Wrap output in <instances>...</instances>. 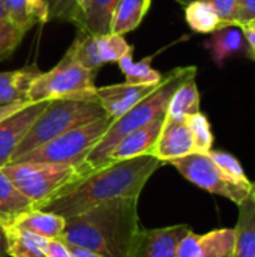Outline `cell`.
Wrapping results in <instances>:
<instances>
[{
    "instance_id": "1",
    "label": "cell",
    "mask_w": 255,
    "mask_h": 257,
    "mask_svg": "<svg viewBox=\"0 0 255 257\" xmlns=\"http://www.w3.org/2000/svg\"><path fill=\"white\" fill-rule=\"evenodd\" d=\"M162 164L153 155L108 163L68 185L39 209L69 218L104 202L140 197L150 176Z\"/></svg>"
},
{
    "instance_id": "2",
    "label": "cell",
    "mask_w": 255,
    "mask_h": 257,
    "mask_svg": "<svg viewBox=\"0 0 255 257\" xmlns=\"http://www.w3.org/2000/svg\"><path fill=\"white\" fill-rule=\"evenodd\" d=\"M140 229L138 197H123L66 218L60 239L102 257H129Z\"/></svg>"
},
{
    "instance_id": "3",
    "label": "cell",
    "mask_w": 255,
    "mask_h": 257,
    "mask_svg": "<svg viewBox=\"0 0 255 257\" xmlns=\"http://www.w3.org/2000/svg\"><path fill=\"white\" fill-rule=\"evenodd\" d=\"M195 75H197V66H179L171 69L152 93H149L144 99H141L123 116L111 122L107 133L102 136V139L96 143V146L86 158L83 164L84 170L89 173L92 170H96L108 164L111 151L125 136L152 122L156 117L165 116L170 99L177 90V87L183 84L186 80L194 78Z\"/></svg>"
},
{
    "instance_id": "4",
    "label": "cell",
    "mask_w": 255,
    "mask_h": 257,
    "mask_svg": "<svg viewBox=\"0 0 255 257\" xmlns=\"http://www.w3.org/2000/svg\"><path fill=\"white\" fill-rule=\"evenodd\" d=\"M107 113L93 93L81 96H68L48 101L44 111L35 120L26 137L12 155L11 163H15L30 151L45 145L60 134L84 125L87 122L105 117Z\"/></svg>"
},
{
    "instance_id": "5",
    "label": "cell",
    "mask_w": 255,
    "mask_h": 257,
    "mask_svg": "<svg viewBox=\"0 0 255 257\" xmlns=\"http://www.w3.org/2000/svg\"><path fill=\"white\" fill-rule=\"evenodd\" d=\"M3 172L14 185L35 205L42 206L50 199L57 196L72 182L83 178L87 172L83 166H68L54 163H9Z\"/></svg>"
},
{
    "instance_id": "6",
    "label": "cell",
    "mask_w": 255,
    "mask_h": 257,
    "mask_svg": "<svg viewBox=\"0 0 255 257\" xmlns=\"http://www.w3.org/2000/svg\"><path fill=\"white\" fill-rule=\"evenodd\" d=\"M113 119L110 116L87 122L75 126L59 137L47 142L45 145L23 155L15 163L33 161V163H54L68 166H83L92 149L107 133Z\"/></svg>"
},
{
    "instance_id": "7",
    "label": "cell",
    "mask_w": 255,
    "mask_h": 257,
    "mask_svg": "<svg viewBox=\"0 0 255 257\" xmlns=\"http://www.w3.org/2000/svg\"><path fill=\"white\" fill-rule=\"evenodd\" d=\"M96 72L80 65L68 51L50 71L41 72L32 83L27 101H51L68 96H81L95 92Z\"/></svg>"
},
{
    "instance_id": "8",
    "label": "cell",
    "mask_w": 255,
    "mask_h": 257,
    "mask_svg": "<svg viewBox=\"0 0 255 257\" xmlns=\"http://www.w3.org/2000/svg\"><path fill=\"white\" fill-rule=\"evenodd\" d=\"M170 164H173L185 179H188L198 188L206 190L212 194L222 196L236 205L242 203L252 194V188L237 185L227 179L209 154L194 152L186 157L173 160Z\"/></svg>"
},
{
    "instance_id": "9",
    "label": "cell",
    "mask_w": 255,
    "mask_h": 257,
    "mask_svg": "<svg viewBox=\"0 0 255 257\" xmlns=\"http://www.w3.org/2000/svg\"><path fill=\"white\" fill-rule=\"evenodd\" d=\"M68 53L80 65L96 72L105 63H117L123 56L134 53V47L122 35H86L78 32Z\"/></svg>"
},
{
    "instance_id": "10",
    "label": "cell",
    "mask_w": 255,
    "mask_h": 257,
    "mask_svg": "<svg viewBox=\"0 0 255 257\" xmlns=\"http://www.w3.org/2000/svg\"><path fill=\"white\" fill-rule=\"evenodd\" d=\"M189 230L186 224L140 229L129 257H177V247Z\"/></svg>"
},
{
    "instance_id": "11",
    "label": "cell",
    "mask_w": 255,
    "mask_h": 257,
    "mask_svg": "<svg viewBox=\"0 0 255 257\" xmlns=\"http://www.w3.org/2000/svg\"><path fill=\"white\" fill-rule=\"evenodd\" d=\"M48 101L30 102L23 110L14 113L0 122V169L8 166L12 160L14 152L26 137L35 120L47 107Z\"/></svg>"
},
{
    "instance_id": "12",
    "label": "cell",
    "mask_w": 255,
    "mask_h": 257,
    "mask_svg": "<svg viewBox=\"0 0 255 257\" xmlns=\"http://www.w3.org/2000/svg\"><path fill=\"white\" fill-rule=\"evenodd\" d=\"M194 139L186 119H176L165 116L164 126L152 155L161 163H171L173 160L194 154Z\"/></svg>"
},
{
    "instance_id": "13",
    "label": "cell",
    "mask_w": 255,
    "mask_h": 257,
    "mask_svg": "<svg viewBox=\"0 0 255 257\" xmlns=\"http://www.w3.org/2000/svg\"><path fill=\"white\" fill-rule=\"evenodd\" d=\"M156 87L158 84H131L125 81L120 84L95 87V96L105 110L107 116L114 120L129 111Z\"/></svg>"
},
{
    "instance_id": "14",
    "label": "cell",
    "mask_w": 255,
    "mask_h": 257,
    "mask_svg": "<svg viewBox=\"0 0 255 257\" xmlns=\"http://www.w3.org/2000/svg\"><path fill=\"white\" fill-rule=\"evenodd\" d=\"M234 247V229H218L204 235L189 230L177 247V257H230Z\"/></svg>"
},
{
    "instance_id": "15",
    "label": "cell",
    "mask_w": 255,
    "mask_h": 257,
    "mask_svg": "<svg viewBox=\"0 0 255 257\" xmlns=\"http://www.w3.org/2000/svg\"><path fill=\"white\" fill-rule=\"evenodd\" d=\"M167 116V114H165ZM165 116L156 117L152 122L134 130L128 136H125L111 151L108 163L131 160L143 155H152V151L158 142L161 130L165 122Z\"/></svg>"
},
{
    "instance_id": "16",
    "label": "cell",
    "mask_w": 255,
    "mask_h": 257,
    "mask_svg": "<svg viewBox=\"0 0 255 257\" xmlns=\"http://www.w3.org/2000/svg\"><path fill=\"white\" fill-rule=\"evenodd\" d=\"M119 0H83L68 12V20L74 21L80 33L105 35L110 33L111 17Z\"/></svg>"
},
{
    "instance_id": "17",
    "label": "cell",
    "mask_w": 255,
    "mask_h": 257,
    "mask_svg": "<svg viewBox=\"0 0 255 257\" xmlns=\"http://www.w3.org/2000/svg\"><path fill=\"white\" fill-rule=\"evenodd\" d=\"M42 71L36 63H30L15 71L0 72V105L27 101L32 83Z\"/></svg>"
},
{
    "instance_id": "18",
    "label": "cell",
    "mask_w": 255,
    "mask_h": 257,
    "mask_svg": "<svg viewBox=\"0 0 255 257\" xmlns=\"http://www.w3.org/2000/svg\"><path fill=\"white\" fill-rule=\"evenodd\" d=\"M65 223H66V218L54 212L33 208L18 215L9 226L29 230L47 239H60L62 232L65 229Z\"/></svg>"
},
{
    "instance_id": "19",
    "label": "cell",
    "mask_w": 255,
    "mask_h": 257,
    "mask_svg": "<svg viewBox=\"0 0 255 257\" xmlns=\"http://www.w3.org/2000/svg\"><path fill=\"white\" fill-rule=\"evenodd\" d=\"M239 217L234 229V247L230 257H255V199L251 194L237 205Z\"/></svg>"
},
{
    "instance_id": "20",
    "label": "cell",
    "mask_w": 255,
    "mask_h": 257,
    "mask_svg": "<svg viewBox=\"0 0 255 257\" xmlns=\"http://www.w3.org/2000/svg\"><path fill=\"white\" fill-rule=\"evenodd\" d=\"M8 244V256L11 257H48L47 247L50 239L23 230L14 226L3 227Z\"/></svg>"
},
{
    "instance_id": "21",
    "label": "cell",
    "mask_w": 255,
    "mask_h": 257,
    "mask_svg": "<svg viewBox=\"0 0 255 257\" xmlns=\"http://www.w3.org/2000/svg\"><path fill=\"white\" fill-rule=\"evenodd\" d=\"M35 205L29 200L0 169V226H9L18 215L33 209Z\"/></svg>"
},
{
    "instance_id": "22",
    "label": "cell",
    "mask_w": 255,
    "mask_h": 257,
    "mask_svg": "<svg viewBox=\"0 0 255 257\" xmlns=\"http://www.w3.org/2000/svg\"><path fill=\"white\" fill-rule=\"evenodd\" d=\"M152 0H119L111 17L110 33L126 35L135 30L146 17Z\"/></svg>"
},
{
    "instance_id": "23",
    "label": "cell",
    "mask_w": 255,
    "mask_h": 257,
    "mask_svg": "<svg viewBox=\"0 0 255 257\" xmlns=\"http://www.w3.org/2000/svg\"><path fill=\"white\" fill-rule=\"evenodd\" d=\"M200 111V92L195 83V77L186 80L177 87L170 99L167 116L176 119H186Z\"/></svg>"
},
{
    "instance_id": "24",
    "label": "cell",
    "mask_w": 255,
    "mask_h": 257,
    "mask_svg": "<svg viewBox=\"0 0 255 257\" xmlns=\"http://www.w3.org/2000/svg\"><path fill=\"white\" fill-rule=\"evenodd\" d=\"M210 39L206 41L204 47L210 51L215 63L222 65L227 57L240 51L243 45V36L240 32L231 27H225L210 33Z\"/></svg>"
},
{
    "instance_id": "25",
    "label": "cell",
    "mask_w": 255,
    "mask_h": 257,
    "mask_svg": "<svg viewBox=\"0 0 255 257\" xmlns=\"http://www.w3.org/2000/svg\"><path fill=\"white\" fill-rule=\"evenodd\" d=\"M185 20L188 26L198 33H213L221 30V20L215 9L201 0H194L185 5Z\"/></svg>"
},
{
    "instance_id": "26",
    "label": "cell",
    "mask_w": 255,
    "mask_h": 257,
    "mask_svg": "<svg viewBox=\"0 0 255 257\" xmlns=\"http://www.w3.org/2000/svg\"><path fill=\"white\" fill-rule=\"evenodd\" d=\"M134 53H129L126 56H123L117 65L120 68V71L125 74L126 83L131 84H159L164 78V75L153 69L150 65V57L147 59H141L138 62L134 60L132 57Z\"/></svg>"
},
{
    "instance_id": "27",
    "label": "cell",
    "mask_w": 255,
    "mask_h": 257,
    "mask_svg": "<svg viewBox=\"0 0 255 257\" xmlns=\"http://www.w3.org/2000/svg\"><path fill=\"white\" fill-rule=\"evenodd\" d=\"M6 18L15 24L23 32L30 30L35 24L39 23L35 11L27 0H2Z\"/></svg>"
},
{
    "instance_id": "28",
    "label": "cell",
    "mask_w": 255,
    "mask_h": 257,
    "mask_svg": "<svg viewBox=\"0 0 255 257\" xmlns=\"http://www.w3.org/2000/svg\"><path fill=\"white\" fill-rule=\"evenodd\" d=\"M209 155L227 179H230L231 182H234L237 185L252 188V182L246 178L240 163L233 155H230L224 151H210Z\"/></svg>"
},
{
    "instance_id": "29",
    "label": "cell",
    "mask_w": 255,
    "mask_h": 257,
    "mask_svg": "<svg viewBox=\"0 0 255 257\" xmlns=\"http://www.w3.org/2000/svg\"><path fill=\"white\" fill-rule=\"evenodd\" d=\"M188 125L192 133L195 152L209 154L212 151V145H213V134H212L207 116L203 114L201 111H198L188 117Z\"/></svg>"
},
{
    "instance_id": "30",
    "label": "cell",
    "mask_w": 255,
    "mask_h": 257,
    "mask_svg": "<svg viewBox=\"0 0 255 257\" xmlns=\"http://www.w3.org/2000/svg\"><path fill=\"white\" fill-rule=\"evenodd\" d=\"M26 32L12 24L8 18L0 20V62L11 57L21 44Z\"/></svg>"
},
{
    "instance_id": "31",
    "label": "cell",
    "mask_w": 255,
    "mask_h": 257,
    "mask_svg": "<svg viewBox=\"0 0 255 257\" xmlns=\"http://www.w3.org/2000/svg\"><path fill=\"white\" fill-rule=\"evenodd\" d=\"M189 2L194 0H177V3L180 5H186ZM209 3L215 12L218 14L219 20H221V29L225 27H234V15H236V0H201Z\"/></svg>"
},
{
    "instance_id": "32",
    "label": "cell",
    "mask_w": 255,
    "mask_h": 257,
    "mask_svg": "<svg viewBox=\"0 0 255 257\" xmlns=\"http://www.w3.org/2000/svg\"><path fill=\"white\" fill-rule=\"evenodd\" d=\"M255 20V0H236L234 27H242Z\"/></svg>"
},
{
    "instance_id": "33",
    "label": "cell",
    "mask_w": 255,
    "mask_h": 257,
    "mask_svg": "<svg viewBox=\"0 0 255 257\" xmlns=\"http://www.w3.org/2000/svg\"><path fill=\"white\" fill-rule=\"evenodd\" d=\"M48 257H72L69 247L62 239H50L47 247Z\"/></svg>"
},
{
    "instance_id": "34",
    "label": "cell",
    "mask_w": 255,
    "mask_h": 257,
    "mask_svg": "<svg viewBox=\"0 0 255 257\" xmlns=\"http://www.w3.org/2000/svg\"><path fill=\"white\" fill-rule=\"evenodd\" d=\"M35 11L39 23H47L50 20V3L47 0H27Z\"/></svg>"
},
{
    "instance_id": "35",
    "label": "cell",
    "mask_w": 255,
    "mask_h": 257,
    "mask_svg": "<svg viewBox=\"0 0 255 257\" xmlns=\"http://www.w3.org/2000/svg\"><path fill=\"white\" fill-rule=\"evenodd\" d=\"M30 102L29 101H21V102H12V104H6V105H0V122H3L6 117L12 116L14 113L23 110L24 107H27Z\"/></svg>"
},
{
    "instance_id": "36",
    "label": "cell",
    "mask_w": 255,
    "mask_h": 257,
    "mask_svg": "<svg viewBox=\"0 0 255 257\" xmlns=\"http://www.w3.org/2000/svg\"><path fill=\"white\" fill-rule=\"evenodd\" d=\"M242 35L245 36L248 45H249V50H251V54L255 59V29L251 26H242Z\"/></svg>"
},
{
    "instance_id": "37",
    "label": "cell",
    "mask_w": 255,
    "mask_h": 257,
    "mask_svg": "<svg viewBox=\"0 0 255 257\" xmlns=\"http://www.w3.org/2000/svg\"><path fill=\"white\" fill-rule=\"evenodd\" d=\"M71 253H72V257H102L96 253H92L89 250H84V248H80V247H74V245H68Z\"/></svg>"
},
{
    "instance_id": "38",
    "label": "cell",
    "mask_w": 255,
    "mask_h": 257,
    "mask_svg": "<svg viewBox=\"0 0 255 257\" xmlns=\"http://www.w3.org/2000/svg\"><path fill=\"white\" fill-rule=\"evenodd\" d=\"M8 256V244H6V235L3 227L0 226V257Z\"/></svg>"
},
{
    "instance_id": "39",
    "label": "cell",
    "mask_w": 255,
    "mask_h": 257,
    "mask_svg": "<svg viewBox=\"0 0 255 257\" xmlns=\"http://www.w3.org/2000/svg\"><path fill=\"white\" fill-rule=\"evenodd\" d=\"M6 18V14H5V9H3V5H2V0H0V20Z\"/></svg>"
},
{
    "instance_id": "40",
    "label": "cell",
    "mask_w": 255,
    "mask_h": 257,
    "mask_svg": "<svg viewBox=\"0 0 255 257\" xmlns=\"http://www.w3.org/2000/svg\"><path fill=\"white\" fill-rule=\"evenodd\" d=\"M72 3H75V6H80L83 3V0H71Z\"/></svg>"
},
{
    "instance_id": "41",
    "label": "cell",
    "mask_w": 255,
    "mask_h": 257,
    "mask_svg": "<svg viewBox=\"0 0 255 257\" xmlns=\"http://www.w3.org/2000/svg\"><path fill=\"white\" fill-rule=\"evenodd\" d=\"M245 26H251V27H254L255 29V20L254 21H251V23H248V24H245Z\"/></svg>"
},
{
    "instance_id": "42",
    "label": "cell",
    "mask_w": 255,
    "mask_h": 257,
    "mask_svg": "<svg viewBox=\"0 0 255 257\" xmlns=\"http://www.w3.org/2000/svg\"><path fill=\"white\" fill-rule=\"evenodd\" d=\"M252 196H254L255 199V184H252Z\"/></svg>"
}]
</instances>
